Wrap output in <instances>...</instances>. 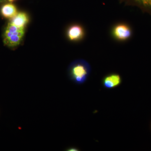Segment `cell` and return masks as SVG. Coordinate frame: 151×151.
Wrapping results in <instances>:
<instances>
[{"label": "cell", "instance_id": "6", "mask_svg": "<svg viewBox=\"0 0 151 151\" xmlns=\"http://www.w3.org/2000/svg\"><path fill=\"white\" fill-rule=\"evenodd\" d=\"M29 19L27 15L24 12L18 13L16 15L12 18L11 23L19 27H24Z\"/></svg>", "mask_w": 151, "mask_h": 151}, {"label": "cell", "instance_id": "5", "mask_svg": "<svg viewBox=\"0 0 151 151\" xmlns=\"http://www.w3.org/2000/svg\"><path fill=\"white\" fill-rule=\"evenodd\" d=\"M11 36L6 38H4V43L9 47H14L20 43L24 35V30L12 33Z\"/></svg>", "mask_w": 151, "mask_h": 151}, {"label": "cell", "instance_id": "1", "mask_svg": "<svg viewBox=\"0 0 151 151\" xmlns=\"http://www.w3.org/2000/svg\"><path fill=\"white\" fill-rule=\"evenodd\" d=\"M91 68L88 63L84 60H76L69 67V77L74 83L80 85L87 80Z\"/></svg>", "mask_w": 151, "mask_h": 151}, {"label": "cell", "instance_id": "7", "mask_svg": "<svg viewBox=\"0 0 151 151\" xmlns=\"http://www.w3.org/2000/svg\"><path fill=\"white\" fill-rule=\"evenodd\" d=\"M1 11L3 16L7 18H12L18 13L15 6L11 4L3 6Z\"/></svg>", "mask_w": 151, "mask_h": 151}, {"label": "cell", "instance_id": "10", "mask_svg": "<svg viewBox=\"0 0 151 151\" xmlns=\"http://www.w3.org/2000/svg\"><path fill=\"white\" fill-rule=\"evenodd\" d=\"M66 150L68 151H79V150H78L77 148L75 147H71L68 148Z\"/></svg>", "mask_w": 151, "mask_h": 151}, {"label": "cell", "instance_id": "3", "mask_svg": "<svg viewBox=\"0 0 151 151\" xmlns=\"http://www.w3.org/2000/svg\"><path fill=\"white\" fill-rule=\"evenodd\" d=\"M122 82V76L117 73H111L105 76L102 81L103 87L108 89L117 88L121 85Z\"/></svg>", "mask_w": 151, "mask_h": 151}, {"label": "cell", "instance_id": "11", "mask_svg": "<svg viewBox=\"0 0 151 151\" xmlns=\"http://www.w3.org/2000/svg\"><path fill=\"white\" fill-rule=\"evenodd\" d=\"M9 1H14V0H8Z\"/></svg>", "mask_w": 151, "mask_h": 151}, {"label": "cell", "instance_id": "9", "mask_svg": "<svg viewBox=\"0 0 151 151\" xmlns=\"http://www.w3.org/2000/svg\"><path fill=\"white\" fill-rule=\"evenodd\" d=\"M135 1L143 5L151 7V0H135Z\"/></svg>", "mask_w": 151, "mask_h": 151}, {"label": "cell", "instance_id": "2", "mask_svg": "<svg viewBox=\"0 0 151 151\" xmlns=\"http://www.w3.org/2000/svg\"><path fill=\"white\" fill-rule=\"evenodd\" d=\"M112 33L114 37L117 40L125 41L131 37L132 31L128 25L120 24L114 27Z\"/></svg>", "mask_w": 151, "mask_h": 151}, {"label": "cell", "instance_id": "4", "mask_svg": "<svg viewBox=\"0 0 151 151\" xmlns=\"http://www.w3.org/2000/svg\"><path fill=\"white\" fill-rule=\"evenodd\" d=\"M68 37L71 41L80 40L84 35V31L81 26L73 25L68 29L67 32Z\"/></svg>", "mask_w": 151, "mask_h": 151}, {"label": "cell", "instance_id": "8", "mask_svg": "<svg viewBox=\"0 0 151 151\" xmlns=\"http://www.w3.org/2000/svg\"><path fill=\"white\" fill-rule=\"evenodd\" d=\"M8 31L12 33L17 32L19 31L24 30V27H17L14 25L12 24L10 22L8 24L6 29Z\"/></svg>", "mask_w": 151, "mask_h": 151}]
</instances>
